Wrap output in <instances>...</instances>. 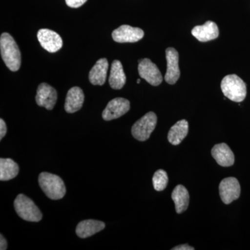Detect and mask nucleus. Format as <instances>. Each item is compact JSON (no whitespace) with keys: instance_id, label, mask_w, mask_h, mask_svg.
I'll list each match as a JSON object with an SVG mask.
<instances>
[{"instance_id":"f257e3e1","label":"nucleus","mask_w":250,"mask_h":250,"mask_svg":"<svg viewBox=\"0 0 250 250\" xmlns=\"http://www.w3.org/2000/svg\"><path fill=\"white\" fill-rule=\"evenodd\" d=\"M0 50L3 61L11 71L16 72L21 65V54L14 38L8 33L0 37Z\"/></svg>"},{"instance_id":"f8f14e48","label":"nucleus","mask_w":250,"mask_h":250,"mask_svg":"<svg viewBox=\"0 0 250 250\" xmlns=\"http://www.w3.org/2000/svg\"><path fill=\"white\" fill-rule=\"evenodd\" d=\"M166 56L167 61V71L165 75V80L169 84H174L180 77L179 53L175 49L168 47L166 49Z\"/></svg>"},{"instance_id":"0eeeda50","label":"nucleus","mask_w":250,"mask_h":250,"mask_svg":"<svg viewBox=\"0 0 250 250\" xmlns=\"http://www.w3.org/2000/svg\"><path fill=\"white\" fill-rule=\"evenodd\" d=\"M219 192L222 201L225 205H229L240 197L241 186L237 179L234 177H228L220 182Z\"/></svg>"},{"instance_id":"5701e85b","label":"nucleus","mask_w":250,"mask_h":250,"mask_svg":"<svg viewBox=\"0 0 250 250\" xmlns=\"http://www.w3.org/2000/svg\"><path fill=\"white\" fill-rule=\"evenodd\" d=\"M87 0H65V3L69 7L79 8L86 2Z\"/></svg>"},{"instance_id":"9b49d317","label":"nucleus","mask_w":250,"mask_h":250,"mask_svg":"<svg viewBox=\"0 0 250 250\" xmlns=\"http://www.w3.org/2000/svg\"><path fill=\"white\" fill-rule=\"evenodd\" d=\"M57 90L50 85L42 83L38 87L36 102L39 106L45 107L47 110H52L57 103Z\"/></svg>"},{"instance_id":"9d476101","label":"nucleus","mask_w":250,"mask_h":250,"mask_svg":"<svg viewBox=\"0 0 250 250\" xmlns=\"http://www.w3.org/2000/svg\"><path fill=\"white\" fill-rule=\"evenodd\" d=\"M143 36L144 31L142 29L126 24L115 29L112 33L113 41L120 43L138 42L143 39Z\"/></svg>"},{"instance_id":"4468645a","label":"nucleus","mask_w":250,"mask_h":250,"mask_svg":"<svg viewBox=\"0 0 250 250\" xmlns=\"http://www.w3.org/2000/svg\"><path fill=\"white\" fill-rule=\"evenodd\" d=\"M211 154L220 166L229 167L234 164V154L226 143L215 145L212 149Z\"/></svg>"},{"instance_id":"dca6fc26","label":"nucleus","mask_w":250,"mask_h":250,"mask_svg":"<svg viewBox=\"0 0 250 250\" xmlns=\"http://www.w3.org/2000/svg\"><path fill=\"white\" fill-rule=\"evenodd\" d=\"M108 70V62L105 58L99 59L89 72L90 83L95 85H103L106 82Z\"/></svg>"},{"instance_id":"6ab92c4d","label":"nucleus","mask_w":250,"mask_h":250,"mask_svg":"<svg viewBox=\"0 0 250 250\" xmlns=\"http://www.w3.org/2000/svg\"><path fill=\"white\" fill-rule=\"evenodd\" d=\"M188 133V123L186 120L177 122L171 127L167 135L169 142L173 146H178L185 139Z\"/></svg>"},{"instance_id":"1a4fd4ad","label":"nucleus","mask_w":250,"mask_h":250,"mask_svg":"<svg viewBox=\"0 0 250 250\" xmlns=\"http://www.w3.org/2000/svg\"><path fill=\"white\" fill-rule=\"evenodd\" d=\"M37 38L42 48L50 53L58 52L62 47V37L57 32L50 29H40L38 31Z\"/></svg>"},{"instance_id":"bb28decb","label":"nucleus","mask_w":250,"mask_h":250,"mask_svg":"<svg viewBox=\"0 0 250 250\" xmlns=\"http://www.w3.org/2000/svg\"><path fill=\"white\" fill-rule=\"evenodd\" d=\"M137 83H141V80H139H139H137Z\"/></svg>"},{"instance_id":"423d86ee","label":"nucleus","mask_w":250,"mask_h":250,"mask_svg":"<svg viewBox=\"0 0 250 250\" xmlns=\"http://www.w3.org/2000/svg\"><path fill=\"white\" fill-rule=\"evenodd\" d=\"M139 62L138 70L141 78L154 86H157L162 83V75L155 63L149 59H141Z\"/></svg>"},{"instance_id":"a878e982","label":"nucleus","mask_w":250,"mask_h":250,"mask_svg":"<svg viewBox=\"0 0 250 250\" xmlns=\"http://www.w3.org/2000/svg\"><path fill=\"white\" fill-rule=\"evenodd\" d=\"M172 250H194L195 248L189 246L188 245L184 244L181 245V246L174 247L172 248Z\"/></svg>"},{"instance_id":"4be33fe9","label":"nucleus","mask_w":250,"mask_h":250,"mask_svg":"<svg viewBox=\"0 0 250 250\" xmlns=\"http://www.w3.org/2000/svg\"><path fill=\"white\" fill-rule=\"evenodd\" d=\"M152 182L156 191H162L165 190L168 184L167 172L164 170H158L153 176Z\"/></svg>"},{"instance_id":"aec40b11","label":"nucleus","mask_w":250,"mask_h":250,"mask_svg":"<svg viewBox=\"0 0 250 250\" xmlns=\"http://www.w3.org/2000/svg\"><path fill=\"white\" fill-rule=\"evenodd\" d=\"M189 193L184 186H177L172 191V199L175 205V210L178 214L187 209L189 205Z\"/></svg>"},{"instance_id":"412c9836","label":"nucleus","mask_w":250,"mask_h":250,"mask_svg":"<svg viewBox=\"0 0 250 250\" xmlns=\"http://www.w3.org/2000/svg\"><path fill=\"white\" fill-rule=\"evenodd\" d=\"M19 166L11 159H0V180L9 181L17 177Z\"/></svg>"},{"instance_id":"2eb2a0df","label":"nucleus","mask_w":250,"mask_h":250,"mask_svg":"<svg viewBox=\"0 0 250 250\" xmlns=\"http://www.w3.org/2000/svg\"><path fill=\"white\" fill-rule=\"evenodd\" d=\"M84 102V94L80 87H72L67 92L65 98V110L67 113H73L80 111Z\"/></svg>"},{"instance_id":"7ed1b4c3","label":"nucleus","mask_w":250,"mask_h":250,"mask_svg":"<svg viewBox=\"0 0 250 250\" xmlns=\"http://www.w3.org/2000/svg\"><path fill=\"white\" fill-rule=\"evenodd\" d=\"M222 91L226 98L235 103H241L246 98V83L236 75H227L221 82Z\"/></svg>"},{"instance_id":"393cba45","label":"nucleus","mask_w":250,"mask_h":250,"mask_svg":"<svg viewBox=\"0 0 250 250\" xmlns=\"http://www.w3.org/2000/svg\"><path fill=\"white\" fill-rule=\"evenodd\" d=\"M7 241L5 239L4 237L2 236V234H1V236H0V250H6L7 249Z\"/></svg>"},{"instance_id":"ddd939ff","label":"nucleus","mask_w":250,"mask_h":250,"mask_svg":"<svg viewBox=\"0 0 250 250\" xmlns=\"http://www.w3.org/2000/svg\"><path fill=\"white\" fill-rule=\"evenodd\" d=\"M191 33L192 36L200 42H207L218 37L219 29L214 22L207 21L203 25L194 27Z\"/></svg>"},{"instance_id":"b1692460","label":"nucleus","mask_w":250,"mask_h":250,"mask_svg":"<svg viewBox=\"0 0 250 250\" xmlns=\"http://www.w3.org/2000/svg\"><path fill=\"white\" fill-rule=\"evenodd\" d=\"M7 132L6 123L3 119H0V140H2Z\"/></svg>"},{"instance_id":"6e6552de","label":"nucleus","mask_w":250,"mask_h":250,"mask_svg":"<svg viewBox=\"0 0 250 250\" xmlns=\"http://www.w3.org/2000/svg\"><path fill=\"white\" fill-rule=\"evenodd\" d=\"M130 109L129 100L123 98H117L111 100L103 112L104 121L117 119L126 114Z\"/></svg>"},{"instance_id":"39448f33","label":"nucleus","mask_w":250,"mask_h":250,"mask_svg":"<svg viewBox=\"0 0 250 250\" xmlns=\"http://www.w3.org/2000/svg\"><path fill=\"white\" fill-rule=\"evenodd\" d=\"M156 123V115L154 112H149L134 123L131 128V134L138 141H147L155 129Z\"/></svg>"},{"instance_id":"20e7f679","label":"nucleus","mask_w":250,"mask_h":250,"mask_svg":"<svg viewBox=\"0 0 250 250\" xmlns=\"http://www.w3.org/2000/svg\"><path fill=\"white\" fill-rule=\"evenodd\" d=\"M14 208L20 218L26 221L37 223L42 220V214L40 209L30 198L23 194H20L16 197Z\"/></svg>"},{"instance_id":"a211bd4d","label":"nucleus","mask_w":250,"mask_h":250,"mask_svg":"<svg viewBox=\"0 0 250 250\" xmlns=\"http://www.w3.org/2000/svg\"><path fill=\"white\" fill-rule=\"evenodd\" d=\"M108 82L110 86L114 90L121 89L125 85L126 75L120 61L115 60L112 62Z\"/></svg>"},{"instance_id":"f03ea898","label":"nucleus","mask_w":250,"mask_h":250,"mask_svg":"<svg viewBox=\"0 0 250 250\" xmlns=\"http://www.w3.org/2000/svg\"><path fill=\"white\" fill-rule=\"evenodd\" d=\"M39 183L41 188L51 200H60L66 193L63 181L56 174L42 172L39 177Z\"/></svg>"},{"instance_id":"f3484780","label":"nucleus","mask_w":250,"mask_h":250,"mask_svg":"<svg viewBox=\"0 0 250 250\" xmlns=\"http://www.w3.org/2000/svg\"><path fill=\"white\" fill-rule=\"evenodd\" d=\"M105 228V224L95 220H85L77 225L76 233L81 238H88Z\"/></svg>"}]
</instances>
